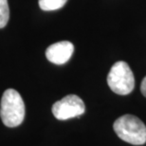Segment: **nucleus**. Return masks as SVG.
Returning a JSON list of instances; mask_svg holds the SVG:
<instances>
[{"label": "nucleus", "instance_id": "obj_1", "mask_svg": "<svg viewBox=\"0 0 146 146\" xmlns=\"http://www.w3.org/2000/svg\"><path fill=\"white\" fill-rule=\"evenodd\" d=\"M119 139L133 145H142L146 142V126L138 117L126 114L117 119L113 125Z\"/></svg>", "mask_w": 146, "mask_h": 146}, {"label": "nucleus", "instance_id": "obj_2", "mask_svg": "<svg viewBox=\"0 0 146 146\" xmlns=\"http://www.w3.org/2000/svg\"><path fill=\"white\" fill-rule=\"evenodd\" d=\"M0 118L8 127H16L24 121L25 104L16 90L10 88L3 93L0 104Z\"/></svg>", "mask_w": 146, "mask_h": 146}, {"label": "nucleus", "instance_id": "obj_3", "mask_svg": "<svg viewBox=\"0 0 146 146\" xmlns=\"http://www.w3.org/2000/svg\"><path fill=\"white\" fill-rule=\"evenodd\" d=\"M107 84L116 94H130L135 87V78L128 64L123 61L114 64L107 75Z\"/></svg>", "mask_w": 146, "mask_h": 146}, {"label": "nucleus", "instance_id": "obj_4", "mask_svg": "<svg viewBox=\"0 0 146 146\" xmlns=\"http://www.w3.org/2000/svg\"><path fill=\"white\" fill-rule=\"evenodd\" d=\"M86 111L83 100L77 95H68L52 106V113L59 121L80 117Z\"/></svg>", "mask_w": 146, "mask_h": 146}, {"label": "nucleus", "instance_id": "obj_5", "mask_svg": "<svg viewBox=\"0 0 146 146\" xmlns=\"http://www.w3.org/2000/svg\"><path fill=\"white\" fill-rule=\"evenodd\" d=\"M73 51L74 46L71 42L61 41L52 44L46 48V57L49 62L55 65H64L71 58Z\"/></svg>", "mask_w": 146, "mask_h": 146}, {"label": "nucleus", "instance_id": "obj_6", "mask_svg": "<svg viewBox=\"0 0 146 146\" xmlns=\"http://www.w3.org/2000/svg\"><path fill=\"white\" fill-rule=\"evenodd\" d=\"M68 0H39V7L43 11H55L63 8Z\"/></svg>", "mask_w": 146, "mask_h": 146}, {"label": "nucleus", "instance_id": "obj_7", "mask_svg": "<svg viewBox=\"0 0 146 146\" xmlns=\"http://www.w3.org/2000/svg\"><path fill=\"white\" fill-rule=\"evenodd\" d=\"M10 19V10H9L8 0H0V29L7 25Z\"/></svg>", "mask_w": 146, "mask_h": 146}, {"label": "nucleus", "instance_id": "obj_8", "mask_svg": "<svg viewBox=\"0 0 146 146\" xmlns=\"http://www.w3.org/2000/svg\"><path fill=\"white\" fill-rule=\"evenodd\" d=\"M141 91L142 93V95L146 97V76L143 78V80L141 82Z\"/></svg>", "mask_w": 146, "mask_h": 146}]
</instances>
